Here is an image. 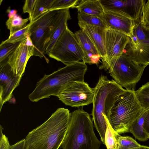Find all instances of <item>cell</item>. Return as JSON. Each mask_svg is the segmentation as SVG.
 <instances>
[{
  "instance_id": "obj_15",
  "label": "cell",
  "mask_w": 149,
  "mask_h": 149,
  "mask_svg": "<svg viewBox=\"0 0 149 149\" xmlns=\"http://www.w3.org/2000/svg\"><path fill=\"white\" fill-rule=\"evenodd\" d=\"M22 77L15 76L8 63L0 67V111L3 104L12 97Z\"/></svg>"
},
{
  "instance_id": "obj_28",
  "label": "cell",
  "mask_w": 149,
  "mask_h": 149,
  "mask_svg": "<svg viewBox=\"0 0 149 149\" xmlns=\"http://www.w3.org/2000/svg\"><path fill=\"white\" fill-rule=\"evenodd\" d=\"M141 146L131 137L120 135L118 139L117 149H131L140 147Z\"/></svg>"
},
{
  "instance_id": "obj_30",
  "label": "cell",
  "mask_w": 149,
  "mask_h": 149,
  "mask_svg": "<svg viewBox=\"0 0 149 149\" xmlns=\"http://www.w3.org/2000/svg\"><path fill=\"white\" fill-rule=\"evenodd\" d=\"M36 0H25L23 7V13H27L29 14L30 22L31 21L32 14Z\"/></svg>"
},
{
  "instance_id": "obj_13",
  "label": "cell",
  "mask_w": 149,
  "mask_h": 149,
  "mask_svg": "<svg viewBox=\"0 0 149 149\" xmlns=\"http://www.w3.org/2000/svg\"><path fill=\"white\" fill-rule=\"evenodd\" d=\"M146 1L144 0H104L102 4L105 9L119 11L137 23L141 20Z\"/></svg>"
},
{
  "instance_id": "obj_14",
  "label": "cell",
  "mask_w": 149,
  "mask_h": 149,
  "mask_svg": "<svg viewBox=\"0 0 149 149\" xmlns=\"http://www.w3.org/2000/svg\"><path fill=\"white\" fill-rule=\"evenodd\" d=\"M104 10L102 18L107 29L119 31L130 37L136 24L134 21L119 11Z\"/></svg>"
},
{
  "instance_id": "obj_18",
  "label": "cell",
  "mask_w": 149,
  "mask_h": 149,
  "mask_svg": "<svg viewBox=\"0 0 149 149\" xmlns=\"http://www.w3.org/2000/svg\"><path fill=\"white\" fill-rule=\"evenodd\" d=\"M78 24L89 36L98 49L101 58L106 55L105 29L100 27L86 24L80 22Z\"/></svg>"
},
{
  "instance_id": "obj_25",
  "label": "cell",
  "mask_w": 149,
  "mask_h": 149,
  "mask_svg": "<svg viewBox=\"0 0 149 149\" xmlns=\"http://www.w3.org/2000/svg\"><path fill=\"white\" fill-rule=\"evenodd\" d=\"M136 98L143 110L149 108V82L134 91Z\"/></svg>"
},
{
  "instance_id": "obj_20",
  "label": "cell",
  "mask_w": 149,
  "mask_h": 149,
  "mask_svg": "<svg viewBox=\"0 0 149 149\" xmlns=\"http://www.w3.org/2000/svg\"><path fill=\"white\" fill-rule=\"evenodd\" d=\"M146 115V110H144L140 116L132 123L130 130V132L132 133L136 139L142 141H146L149 139L143 127L144 121Z\"/></svg>"
},
{
  "instance_id": "obj_19",
  "label": "cell",
  "mask_w": 149,
  "mask_h": 149,
  "mask_svg": "<svg viewBox=\"0 0 149 149\" xmlns=\"http://www.w3.org/2000/svg\"><path fill=\"white\" fill-rule=\"evenodd\" d=\"M79 12L102 17L104 10L100 0L79 1L75 8Z\"/></svg>"
},
{
  "instance_id": "obj_8",
  "label": "cell",
  "mask_w": 149,
  "mask_h": 149,
  "mask_svg": "<svg viewBox=\"0 0 149 149\" xmlns=\"http://www.w3.org/2000/svg\"><path fill=\"white\" fill-rule=\"evenodd\" d=\"M146 66L133 61L124 52L117 59L108 73L114 80L128 90L135 91Z\"/></svg>"
},
{
  "instance_id": "obj_16",
  "label": "cell",
  "mask_w": 149,
  "mask_h": 149,
  "mask_svg": "<svg viewBox=\"0 0 149 149\" xmlns=\"http://www.w3.org/2000/svg\"><path fill=\"white\" fill-rule=\"evenodd\" d=\"M74 34L85 55L83 61L86 63L98 65L101 57L97 47L89 36L82 29L77 31Z\"/></svg>"
},
{
  "instance_id": "obj_23",
  "label": "cell",
  "mask_w": 149,
  "mask_h": 149,
  "mask_svg": "<svg viewBox=\"0 0 149 149\" xmlns=\"http://www.w3.org/2000/svg\"><path fill=\"white\" fill-rule=\"evenodd\" d=\"M107 128L105 135V145L107 149H117L118 141L120 134L111 127L107 120Z\"/></svg>"
},
{
  "instance_id": "obj_1",
  "label": "cell",
  "mask_w": 149,
  "mask_h": 149,
  "mask_svg": "<svg viewBox=\"0 0 149 149\" xmlns=\"http://www.w3.org/2000/svg\"><path fill=\"white\" fill-rule=\"evenodd\" d=\"M71 113L58 108L41 125L29 132L25 139V149H58L68 129Z\"/></svg>"
},
{
  "instance_id": "obj_7",
  "label": "cell",
  "mask_w": 149,
  "mask_h": 149,
  "mask_svg": "<svg viewBox=\"0 0 149 149\" xmlns=\"http://www.w3.org/2000/svg\"><path fill=\"white\" fill-rule=\"evenodd\" d=\"M49 56L66 65L84 61L85 55L74 33L68 26L58 40Z\"/></svg>"
},
{
  "instance_id": "obj_35",
  "label": "cell",
  "mask_w": 149,
  "mask_h": 149,
  "mask_svg": "<svg viewBox=\"0 0 149 149\" xmlns=\"http://www.w3.org/2000/svg\"><path fill=\"white\" fill-rule=\"evenodd\" d=\"M7 12L8 13V17L9 18H11L17 14V11L15 9H11L10 7H9L7 9Z\"/></svg>"
},
{
  "instance_id": "obj_10",
  "label": "cell",
  "mask_w": 149,
  "mask_h": 149,
  "mask_svg": "<svg viewBox=\"0 0 149 149\" xmlns=\"http://www.w3.org/2000/svg\"><path fill=\"white\" fill-rule=\"evenodd\" d=\"M105 32L106 56L101 59L100 70H109L123 53L130 37L119 31L107 29Z\"/></svg>"
},
{
  "instance_id": "obj_32",
  "label": "cell",
  "mask_w": 149,
  "mask_h": 149,
  "mask_svg": "<svg viewBox=\"0 0 149 149\" xmlns=\"http://www.w3.org/2000/svg\"><path fill=\"white\" fill-rule=\"evenodd\" d=\"M10 146L8 138L5 135H0V149H10Z\"/></svg>"
},
{
  "instance_id": "obj_31",
  "label": "cell",
  "mask_w": 149,
  "mask_h": 149,
  "mask_svg": "<svg viewBox=\"0 0 149 149\" xmlns=\"http://www.w3.org/2000/svg\"><path fill=\"white\" fill-rule=\"evenodd\" d=\"M140 23L149 28V0L146 2L144 6Z\"/></svg>"
},
{
  "instance_id": "obj_33",
  "label": "cell",
  "mask_w": 149,
  "mask_h": 149,
  "mask_svg": "<svg viewBox=\"0 0 149 149\" xmlns=\"http://www.w3.org/2000/svg\"><path fill=\"white\" fill-rule=\"evenodd\" d=\"M146 115L144 120L143 127L149 138V108L146 110Z\"/></svg>"
},
{
  "instance_id": "obj_12",
  "label": "cell",
  "mask_w": 149,
  "mask_h": 149,
  "mask_svg": "<svg viewBox=\"0 0 149 149\" xmlns=\"http://www.w3.org/2000/svg\"><path fill=\"white\" fill-rule=\"evenodd\" d=\"M34 47L29 36L20 42L9 56L8 63L15 76L22 77L29 58L34 56Z\"/></svg>"
},
{
  "instance_id": "obj_5",
  "label": "cell",
  "mask_w": 149,
  "mask_h": 149,
  "mask_svg": "<svg viewBox=\"0 0 149 149\" xmlns=\"http://www.w3.org/2000/svg\"><path fill=\"white\" fill-rule=\"evenodd\" d=\"M134 91L126 90L120 95L107 118H105L119 134L130 132L132 123L144 111L139 103Z\"/></svg>"
},
{
  "instance_id": "obj_36",
  "label": "cell",
  "mask_w": 149,
  "mask_h": 149,
  "mask_svg": "<svg viewBox=\"0 0 149 149\" xmlns=\"http://www.w3.org/2000/svg\"><path fill=\"white\" fill-rule=\"evenodd\" d=\"M131 149H149V147L141 145L140 147Z\"/></svg>"
},
{
  "instance_id": "obj_26",
  "label": "cell",
  "mask_w": 149,
  "mask_h": 149,
  "mask_svg": "<svg viewBox=\"0 0 149 149\" xmlns=\"http://www.w3.org/2000/svg\"><path fill=\"white\" fill-rule=\"evenodd\" d=\"M20 42L0 45V67L8 63V58Z\"/></svg>"
},
{
  "instance_id": "obj_21",
  "label": "cell",
  "mask_w": 149,
  "mask_h": 149,
  "mask_svg": "<svg viewBox=\"0 0 149 149\" xmlns=\"http://www.w3.org/2000/svg\"><path fill=\"white\" fill-rule=\"evenodd\" d=\"M29 20V18L23 19L17 14L13 17L8 19L6 25L10 31L9 36L25 27Z\"/></svg>"
},
{
  "instance_id": "obj_6",
  "label": "cell",
  "mask_w": 149,
  "mask_h": 149,
  "mask_svg": "<svg viewBox=\"0 0 149 149\" xmlns=\"http://www.w3.org/2000/svg\"><path fill=\"white\" fill-rule=\"evenodd\" d=\"M59 10H49L30 23L29 36L34 47V56L44 57L46 45L51 35Z\"/></svg>"
},
{
  "instance_id": "obj_9",
  "label": "cell",
  "mask_w": 149,
  "mask_h": 149,
  "mask_svg": "<svg viewBox=\"0 0 149 149\" xmlns=\"http://www.w3.org/2000/svg\"><path fill=\"white\" fill-rule=\"evenodd\" d=\"M124 52L139 64L146 67L149 65V28L140 21L136 23Z\"/></svg>"
},
{
  "instance_id": "obj_22",
  "label": "cell",
  "mask_w": 149,
  "mask_h": 149,
  "mask_svg": "<svg viewBox=\"0 0 149 149\" xmlns=\"http://www.w3.org/2000/svg\"><path fill=\"white\" fill-rule=\"evenodd\" d=\"M77 19L79 22L82 23L98 26L104 29H107V26L102 17H100L78 12Z\"/></svg>"
},
{
  "instance_id": "obj_24",
  "label": "cell",
  "mask_w": 149,
  "mask_h": 149,
  "mask_svg": "<svg viewBox=\"0 0 149 149\" xmlns=\"http://www.w3.org/2000/svg\"><path fill=\"white\" fill-rule=\"evenodd\" d=\"M55 0H37L32 14L31 22L35 20L40 16L50 10Z\"/></svg>"
},
{
  "instance_id": "obj_4",
  "label": "cell",
  "mask_w": 149,
  "mask_h": 149,
  "mask_svg": "<svg viewBox=\"0 0 149 149\" xmlns=\"http://www.w3.org/2000/svg\"><path fill=\"white\" fill-rule=\"evenodd\" d=\"M101 144L94 132L90 114L82 109L71 113L67 131L60 148L99 149Z\"/></svg>"
},
{
  "instance_id": "obj_11",
  "label": "cell",
  "mask_w": 149,
  "mask_h": 149,
  "mask_svg": "<svg viewBox=\"0 0 149 149\" xmlns=\"http://www.w3.org/2000/svg\"><path fill=\"white\" fill-rule=\"evenodd\" d=\"M65 105L74 107L88 105L93 103V88L84 81L72 82L57 96Z\"/></svg>"
},
{
  "instance_id": "obj_3",
  "label": "cell",
  "mask_w": 149,
  "mask_h": 149,
  "mask_svg": "<svg viewBox=\"0 0 149 149\" xmlns=\"http://www.w3.org/2000/svg\"><path fill=\"white\" fill-rule=\"evenodd\" d=\"M93 88L94 98L92 112V120L102 143L105 145V135L107 128V118L115 101L125 92V89L114 80H109L101 75Z\"/></svg>"
},
{
  "instance_id": "obj_34",
  "label": "cell",
  "mask_w": 149,
  "mask_h": 149,
  "mask_svg": "<svg viewBox=\"0 0 149 149\" xmlns=\"http://www.w3.org/2000/svg\"><path fill=\"white\" fill-rule=\"evenodd\" d=\"M25 139H23L12 145H10V149H25Z\"/></svg>"
},
{
  "instance_id": "obj_2",
  "label": "cell",
  "mask_w": 149,
  "mask_h": 149,
  "mask_svg": "<svg viewBox=\"0 0 149 149\" xmlns=\"http://www.w3.org/2000/svg\"><path fill=\"white\" fill-rule=\"evenodd\" d=\"M87 66L83 61L66 65L49 74H45L37 83L29 98L32 102L41 99L57 96L65 88L72 82L84 81Z\"/></svg>"
},
{
  "instance_id": "obj_17",
  "label": "cell",
  "mask_w": 149,
  "mask_h": 149,
  "mask_svg": "<svg viewBox=\"0 0 149 149\" xmlns=\"http://www.w3.org/2000/svg\"><path fill=\"white\" fill-rule=\"evenodd\" d=\"M70 19L69 9L60 10L51 35L46 46L45 54H47L52 51L58 40L68 26V21Z\"/></svg>"
},
{
  "instance_id": "obj_27",
  "label": "cell",
  "mask_w": 149,
  "mask_h": 149,
  "mask_svg": "<svg viewBox=\"0 0 149 149\" xmlns=\"http://www.w3.org/2000/svg\"><path fill=\"white\" fill-rule=\"evenodd\" d=\"M30 26V23H29L25 27L9 36L7 39L2 41L0 44L20 42L25 40L29 35Z\"/></svg>"
},
{
  "instance_id": "obj_29",
  "label": "cell",
  "mask_w": 149,
  "mask_h": 149,
  "mask_svg": "<svg viewBox=\"0 0 149 149\" xmlns=\"http://www.w3.org/2000/svg\"><path fill=\"white\" fill-rule=\"evenodd\" d=\"M80 0H55L50 10H59L74 8Z\"/></svg>"
}]
</instances>
